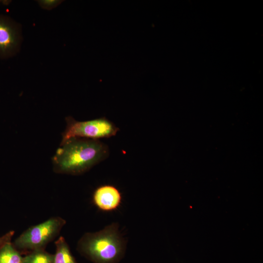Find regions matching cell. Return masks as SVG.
I'll list each match as a JSON object with an SVG mask.
<instances>
[{"label":"cell","mask_w":263,"mask_h":263,"mask_svg":"<svg viewBox=\"0 0 263 263\" xmlns=\"http://www.w3.org/2000/svg\"><path fill=\"white\" fill-rule=\"evenodd\" d=\"M14 234V231L10 230L0 236V246L6 242L11 241Z\"/></svg>","instance_id":"obj_11"},{"label":"cell","mask_w":263,"mask_h":263,"mask_svg":"<svg viewBox=\"0 0 263 263\" xmlns=\"http://www.w3.org/2000/svg\"><path fill=\"white\" fill-rule=\"evenodd\" d=\"M0 4H1V0H0Z\"/></svg>","instance_id":"obj_13"},{"label":"cell","mask_w":263,"mask_h":263,"mask_svg":"<svg viewBox=\"0 0 263 263\" xmlns=\"http://www.w3.org/2000/svg\"><path fill=\"white\" fill-rule=\"evenodd\" d=\"M78 252L93 263H119L124 256L126 243L112 224L96 232L84 233L77 244Z\"/></svg>","instance_id":"obj_2"},{"label":"cell","mask_w":263,"mask_h":263,"mask_svg":"<svg viewBox=\"0 0 263 263\" xmlns=\"http://www.w3.org/2000/svg\"><path fill=\"white\" fill-rule=\"evenodd\" d=\"M62 1H63L60 0H39L37 1L41 8L47 10H51L55 8Z\"/></svg>","instance_id":"obj_10"},{"label":"cell","mask_w":263,"mask_h":263,"mask_svg":"<svg viewBox=\"0 0 263 263\" xmlns=\"http://www.w3.org/2000/svg\"><path fill=\"white\" fill-rule=\"evenodd\" d=\"M23 257L11 241L0 246V263H23Z\"/></svg>","instance_id":"obj_8"},{"label":"cell","mask_w":263,"mask_h":263,"mask_svg":"<svg viewBox=\"0 0 263 263\" xmlns=\"http://www.w3.org/2000/svg\"><path fill=\"white\" fill-rule=\"evenodd\" d=\"M11 1V0H1V4L4 6H7L9 5Z\"/></svg>","instance_id":"obj_12"},{"label":"cell","mask_w":263,"mask_h":263,"mask_svg":"<svg viewBox=\"0 0 263 263\" xmlns=\"http://www.w3.org/2000/svg\"><path fill=\"white\" fill-rule=\"evenodd\" d=\"M93 201L100 209L111 211L119 207L121 201V195L118 189L114 186L104 185L95 190Z\"/></svg>","instance_id":"obj_6"},{"label":"cell","mask_w":263,"mask_h":263,"mask_svg":"<svg viewBox=\"0 0 263 263\" xmlns=\"http://www.w3.org/2000/svg\"><path fill=\"white\" fill-rule=\"evenodd\" d=\"M55 244L56 252L54 254V263H77L63 237H59L55 241Z\"/></svg>","instance_id":"obj_7"},{"label":"cell","mask_w":263,"mask_h":263,"mask_svg":"<svg viewBox=\"0 0 263 263\" xmlns=\"http://www.w3.org/2000/svg\"><path fill=\"white\" fill-rule=\"evenodd\" d=\"M21 27L8 16L0 15V59L15 56L21 43Z\"/></svg>","instance_id":"obj_5"},{"label":"cell","mask_w":263,"mask_h":263,"mask_svg":"<svg viewBox=\"0 0 263 263\" xmlns=\"http://www.w3.org/2000/svg\"><path fill=\"white\" fill-rule=\"evenodd\" d=\"M66 222L61 217H51L29 227L15 239L13 244L19 252L44 249L58 235Z\"/></svg>","instance_id":"obj_3"},{"label":"cell","mask_w":263,"mask_h":263,"mask_svg":"<svg viewBox=\"0 0 263 263\" xmlns=\"http://www.w3.org/2000/svg\"><path fill=\"white\" fill-rule=\"evenodd\" d=\"M23 263H54V254L44 249L33 251L23 257Z\"/></svg>","instance_id":"obj_9"},{"label":"cell","mask_w":263,"mask_h":263,"mask_svg":"<svg viewBox=\"0 0 263 263\" xmlns=\"http://www.w3.org/2000/svg\"><path fill=\"white\" fill-rule=\"evenodd\" d=\"M108 147L99 140L74 137L61 142L53 157L56 172L79 175L108 157Z\"/></svg>","instance_id":"obj_1"},{"label":"cell","mask_w":263,"mask_h":263,"mask_svg":"<svg viewBox=\"0 0 263 263\" xmlns=\"http://www.w3.org/2000/svg\"><path fill=\"white\" fill-rule=\"evenodd\" d=\"M62 142L74 137L99 140L115 136L119 129L105 117L85 121H77L68 117Z\"/></svg>","instance_id":"obj_4"}]
</instances>
